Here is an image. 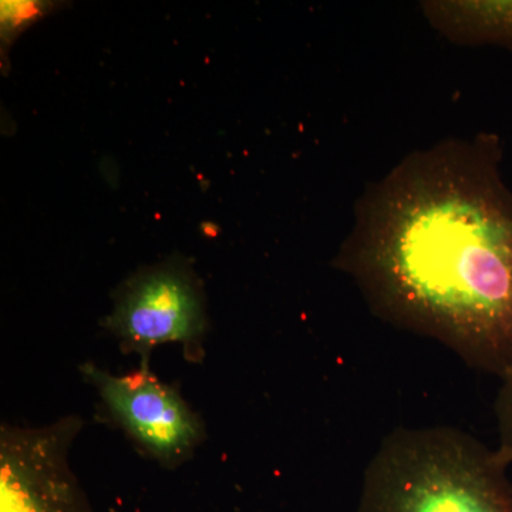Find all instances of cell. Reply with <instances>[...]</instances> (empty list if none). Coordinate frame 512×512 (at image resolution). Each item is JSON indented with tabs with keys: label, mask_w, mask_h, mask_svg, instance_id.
I'll list each match as a JSON object with an SVG mask.
<instances>
[{
	"label": "cell",
	"mask_w": 512,
	"mask_h": 512,
	"mask_svg": "<svg viewBox=\"0 0 512 512\" xmlns=\"http://www.w3.org/2000/svg\"><path fill=\"white\" fill-rule=\"evenodd\" d=\"M79 372L99 397L107 419L144 457L165 470L188 463L207 440L200 414L185 402L177 386L161 380L151 366L114 375L84 362Z\"/></svg>",
	"instance_id": "4"
},
{
	"label": "cell",
	"mask_w": 512,
	"mask_h": 512,
	"mask_svg": "<svg viewBox=\"0 0 512 512\" xmlns=\"http://www.w3.org/2000/svg\"><path fill=\"white\" fill-rule=\"evenodd\" d=\"M495 420L498 431V453L505 463H512V370L501 379L495 399Z\"/></svg>",
	"instance_id": "8"
},
{
	"label": "cell",
	"mask_w": 512,
	"mask_h": 512,
	"mask_svg": "<svg viewBox=\"0 0 512 512\" xmlns=\"http://www.w3.org/2000/svg\"><path fill=\"white\" fill-rule=\"evenodd\" d=\"M434 29L460 45H494L512 52V0L424 2Z\"/></svg>",
	"instance_id": "6"
},
{
	"label": "cell",
	"mask_w": 512,
	"mask_h": 512,
	"mask_svg": "<svg viewBox=\"0 0 512 512\" xmlns=\"http://www.w3.org/2000/svg\"><path fill=\"white\" fill-rule=\"evenodd\" d=\"M83 427L74 414L40 427L2 424L0 512H93L70 466Z\"/></svg>",
	"instance_id": "5"
},
{
	"label": "cell",
	"mask_w": 512,
	"mask_h": 512,
	"mask_svg": "<svg viewBox=\"0 0 512 512\" xmlns=\"http://www.w3.org/2000/svg\"><path fill=\"white\" fill-rule=\"evenodd\" d=\"M495 134L404 157L362 195L335 266L397 328L503 379L512 370V190Z\"/></svg>",
	"instance_id": "1"
},
{
	"label": "cell",
	"mask_w": 512,
	"mask_h": 512,
	"mask_svg": "<svg viewBox=\"0 0 512 512\" xmlns=\"http://www.w3.org/2000/svg\"><path fill=\"white\" fill-rule=\"evenodd\" d=\"M69 3L55 0H2L0 2V55L2 73H9V52L25 30L59 12Z\"/></svg>",
	"instance_id": "7"
},
{
	"label": "cell",
	"mask_w": 512,
	"mask_h": 512,
	"mask_svg": "<svg viewBox=\"0 0 512 512\" xmlns=\"http://www.w3.org/2000/svg\"><path fill=\"white\" fill-rule=\"evenodd\" d=\"M113 309L101 326L119 343L121 352L151 366L154 350L177 343L185 360L201 363L210 332L207 296L187 256L175 254L144 266L111 293Z\"/></svg>",
	"instance_id": "3"
},
{
	"label": "cell",
	"mask_w": 512,
	"mask_h": 512,
	"mask_svg": "<svg viewBox=\"0 0 512 512\" xmlns=\"http://www.w3.org/2000/svg\"><path fill=\"white\" fill-rule=\"evenodd\" d=\"M508 466L453 427L397 429L366 468L356 512H512Z\"/></svg>",
	"instance_id": "2"
}]
</instances>
